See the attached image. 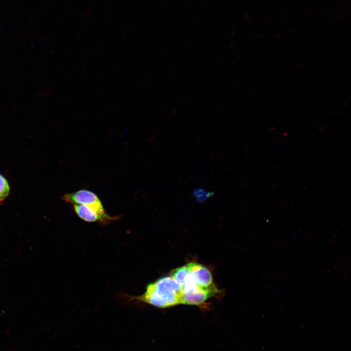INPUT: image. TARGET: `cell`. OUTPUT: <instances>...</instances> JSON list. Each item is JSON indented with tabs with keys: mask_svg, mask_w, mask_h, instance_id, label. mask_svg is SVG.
I'll return each mask as SVG.
<instances>
[{
	"mask_svg": "<svg viewBox=\"0 0 351 351\" xmlns=\"http://www.w3.org/2000/svg\"><path fill=\"white\" fill-rule=\"evenodd\" d=\"M182 288L171 276L158 278L149 284L141 295L129 296L131 300H138L159 308H166L182 304Z\"/></svg>",
	"mask_w": 351,
	"mask_h": 351,
	"instance_id": "obj_1",
	"label": "cell"
},
{
	"mask_svg": "<svg viewBox=\"0 0 351 351\" xmlns=\"http://www.w3.org/2000/svg\"><path fill=\"white\" fill-rule=\"evenodd\" d=\"M182 304L195 305L201 308H206L207 300L214 296H218L222 291L216 288L206 290L200 288L193 279L182 286Z\"/></svg>",
	"mask_w": 351,
	"mask_h": 351,
	"instance_id": "obj_2",
	"label": "cell"
},
{
	"mask_svg": "<svg viewBox=\"0 0 351 351\" xmlns=\"http://www.w3.org/2000/svg\"><path fill=\"white\" fill-rule=\"evenodd\" d=\"M62 199L73 205L89 206L102 214H107L98 196L93 192L87 189H81L65 194L62 197Z\"/></svg>",
	"mask_w": 351,
	"mask_h": 351,
	"instance_id": "obj_3",
	"label": "cell"
},
{
	"mask_svg": "<svg viewBox=\"0 0 351 351\" xmlns=\"http://www.w3.org/2000/svg\"><path fill=\"white\" fill-rule=\"evenodd\" d=\"M186 265L194 282L200 288L206 290L217 288L210 270L207 267L195 261L189 262Z\"/></svg>",
	"mask_w": 351,
	"mask_h": 351,
	"instance_id": "obj_4",
	"label": "cell"
},
{
	"mask_svg": "<svg viewBox=\"0 0 351 351\" xmlns=\"http://www.w3.org/2000/svg\"><path fill=\"white\" fill-rule=\"evenodd\" d=\"M73 208L78 216L87 222L107 225L119 218L117 216H113L108 214H102L86 205L74 204Z\"/></svg>",
	"mask_w": 351,
	"mask_h": 351,
	"instance_id": "obj_5",
	"label": "cell"
},
{
	"mask_svg": "<svg viewBox=\"0 0 351 351\" xmlns=\"http://www.w3.org/2000/svg\"><path fill=\"white\" fill-rule=\"evenodd\" d=\"M10 187L5 177L0 174V202L9 195Z\"/></svg>",
	"mask_w": 351,
	"mask_h": 351,
	"instance_id": "obj_6",
	"label": "cell"
},
{
	"mask_svg": "<svg viewBox=\"0 0 351 351\" xmlns=\"http://www.w3.org/2000/svg\"><path fill=\"white\" fill-rule=\"evenodd\" d=\"M193 195L196 200L199 203L205 202L208 198L213 195V194L212 193H207L204 189L199 188L196 189L194 191Z\"/></svg>",
	"mask_w": 351,
	"mask_h": 351,
	"instance_id": "obj_7",
	"label": "cell"
}]
</instances>
